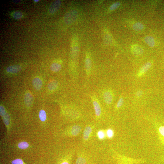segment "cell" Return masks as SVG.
<instances>
[{"label":"cell","instance_id":"6da1fadb","mask_svg":"<svg viewBox=\"0 0 164 164\" xmlns=\"http://www.w3.org/2000/svg\"><path fill=\"white\" fill-rule=\"evenodd\" d=\"M76 156L73 164H97L96 158L84 148H76Z\"/></svg>","mask_w":164,"mask_h":164},{"label":"cell","instance_id":"7a4b0ae2","mask_svg":"<svg viewBox=\"0 0 164 164\" xmlns=\"http://www.w3.org/2000/svg\"><path fill=\"white\" fill-rule=\"evenodd\" d=\"M85 125L80 124H74L66 127L63 132L64 136L76 137L83 132Z\"/></svg>","mask_w":164,"mask_h":164},{"label":"cell","instance_id":"3957f363","mask_svg":"<svg viewBox=\"0 0 164 164\" xmlns=\"http://www.w3.org/2000/svg\"><path fill=\"white\" fill-rule=\"evenodd\" d=\"M96 125L92 124H88L84 126L83 131L82 142L84 144L89 143L94 136Z\"/></svg>","mask_w":164,"mask_h":164},{"label":"cell","instance_id":"277c9868","mask_svg":"<svg viewBox=\"0 0 164 164\" xmlns=\"http://www.w3.org/2000/svg\"><path fill=\"white\" fill-rule=\"evenodd\" d=\"M76 148L70 151L60 159L57 164H73L72 162L74 156L76 155Z\"/></svg>","mask_w":164,"mask_h":164},{"label":"cell","instance_id":"5b68a950","mask_svg":"<svg viewBox=\"0 0 164 164\" xmlns=\"http://www.w3.org/2000/svg\"><path fill=\"white\" fill-rule=\"evenodd\" d=\"M78 15L77 11L75 10H72L68 12L64 17L65 23L70 25L73 23L76 20Z\"/></svg>","mask_w":164,"mask_h":164},{"label":"cell","instance_id":"8992f818","mask_svg":"<svg viewBox=\"0 0 164 164\" xmlns=\"http://www.w3.org/2000/svg\"><path fill=\"white\" fill-rule=\"evenodd\" d=\"M92 99L95 116L97 118L99 119L101 116L102 113L101 107L97 99L94 97H92Z\"/></svg>","mask_w":164,"mask_h":164},{"label":"cell","instance_id":"52a82bcc","mask_svg":"<svg viewBox=\"0 0 164 164\" xmlns=\"http://www.w3.org/2000/svg\"><path fill=\"white\" fill-rule=\"evenodd\" d=\"M61 4L60 0H57L54 1L50 6L48 11L51 14L57 12L60 8Z\"/></svg>","mask_w":164,"mask_h":164},{"label":"cell","instance_id":"ba28073f","mask_svg":"<svg viewBox=\"0 0 164 164\" xmlns=\"http://www.w3.org/2000/svg\"><path fill=\"white\" fill-rule=\"evenodd\" d=\"M103 97L105 103L107 104H110L112 102L113 97L112 92L110 90L105 91L103 94Z\"/></svg>","mask_w":164,"mask_h":164},{"label":"cell","instance_id":"9c48e42d","mask_svg":"<svg viewBox=\"0 0 164 164\" xmlns=\"http://www.w3.org/2000/svg\"><path fill=\"white\" fill-rule=\"evenodd\" d=\"M152 63L147 62L145 63L141 68L137 74L138 77H140L143 75L151 67Z\"/></svg>","mask_w":164,"mask_h":164},{"label":"cell","instance_id":"30bf717a","mask_svg":"<svg viewBox=\"0 0 164 164\" xmlns=\"http://www.w3.org/2000/svg\"><path fill=\"white\" fill-rule=\"evenodd\" d=\"M24 102L26 105L29 107L32 104L33 97L32 95L29 92L26 93L24 96Z\"/></svg>","mask_w":164,"mask_h":164},{"label":"cell","instance_id":"8fae6325","mask_svg":"<svg viewBox=\"0 0 164 164\" xmlns=\"http://www.w3.org/2000/svg\"><path fill=\"white\" fill-rule=\"evenodd\" d=\"M131 50L132 53L136 56L141 55L143 52V49L139 46L137 45H133L132 47Z\"/></svg>","mask_w":164,"mask_h":164},{"label":"cell","instance_id":"7c38bea8","mask_svg":"<svg viewBox=\"0 0 164 164\" xmlns=\"http://www.w3.org/2000/svg\"><path fill=\"white\" fill-rule=\"evenodd\" d=\"M32 84L34 88L36 90L39 91L41 88L43 83L42 81L39 78L36 77L32 80Z\"/></svg>","mask_w":164,"mask_h":164},{"label":"cell","instance_id":"4fadbf2b","mask_svg":"<svg viewBox=\"0 0 164 164\" xmlns=\"http://www.w3.org/2000/svg\"><path fill=\"white\" fill-rule=\"evenodd\" d=\"M21 67L19 65H14L10 66L6 68L7 72L11 73H16L21 70Z\"/></svg>","mask_w":164,"mask_h":164},{"label":"cell","instance_id":"5bb4252c","mask_svg":"<svg viewBox=\"0 0 164 164\" xmlns=\"http://www.w3.org/2000/svg\"><path fill=\"white\" fill-rule=\"evenodd\" d=\"M85 68L87 75L90 73L91 67V60L89 55H86L85 63Z\"/></svg>","mask_w":164,"mask_h":164},{"label":"cell","instance_id":"9a60e30c","mask_svg":"<svg viewBox=\"0 0 164 164\" xmlns=\"http://www.w3.org/2000/svg\"><path fill=\"white\" fill-rule=\"evenodd\" d=\"M3 122L6 126L7 129L10 128V118L9 113L6 111L5 113L2 116Z\"/></svg>","mask_w":164,"mask_h":164},{"label":"cell","instance_id":"2e32d148","mask_svg":"<svg viewBox=\"0 0 164 164\" xmlns=\"http://www.w3.org/2000/svg\"><path fill=\"white\" fill-rule=\"evenodd\" d=\"M58 83L56 80H52L48 83V88L50 91H53L56 89L57 87Z\"/></svg>","mask_w":164,"mask_h":164},{"label":"cell","instance_id":"e0dca14e","mask_svg":"<svg viewBox=\"0 0 164 164\" xmlns=\"http://www.w3.org/2000/svg\"><path fill=\"white\" fill-rule=\"evenodd\" d=\"M96 137L99 140H104L106 136V132L102 129H99L96 131Z\"/></svg>","mask_w":164,"mask_h":164},{"label":"cell","instance_id":"ac0fdd59","mask_svg":"<svg viewBox=\"0 0 164 164\" xmlns=\"http://www.w3.org/2000/svg\"><path fill=\"white\" fill-rule=\"evenodd\" d=\"M145 42L150 47H152L155 44L154 39L151 36H147L144 38Z\"/></svg>","mask_w":164,"mask_h":164},{"label":"cell","instance_id":"d6986e66","mask_svg":"<svg viewBox=\"0 0 164 164\" xmlns=\"http://www.w3.org/2000/svg\"><path fill=\"white\" fill-rule=\"evenodd\" d=\"M61 68V66L60 63H52L50 66L51 70L54 72H57L59 71Z\"/></svg>","mask_w":164,"mask_h":164},{"label":"cell","instance_id":"ffe728a7","mask_svg":"<svg viewBox=\"0 0 164 164\" xmlns=\"http://www.w3.org/2000/svg\"><path fill=\"white\" fill-rule=\"evenodd\" d=\"M18 148L22 149H26L29 147V143L26 141H22L19 142L18 145Z\"/></svg>","mask_w":164,"mask_h":164},{"label":"cell","instance_id":"44dd1931","mask_svg":"<svg viewBox=\"0 0 164 164\" xmlns=\"http://www.w3.org/2000/svg\"><path fill=\"white\" fill-rule=\"evenodd\" d=\"M132 27L133 29L136 31H140L142 30L144 28L143 25L140 22H136L133 25Z\"/></svg>","mask_w":164,"mask_h":164},{"label":"cell","instance_id":"7402d4cb","mask_svg":"<svg viewBox=\"0 0 164 164\" xmlns=\"http://www.w3.org/2000/svg\"><path fill=\"white\" fill-rule=\"evenodd\" d=\"M39 117L41 121H45L46 118V115L45 111L43 110H41L39 112Z\"/></svg>","mask_w":164,"mask_h":164},{"label":"cell","instance_id":"603a6c76","mask_svg":"<svg viewBox=\"0 0 164 164\" xmlns=\"http://www.w3.org/2000/svg\"><path fill=\"white\" fill-rule=\"evenodd\" d=\"M22 13L19 11L15 12L13 13V17L15 19H21L22 16Z\"/></svg>","mask_w":164,"mask_h":164},{"label":"cell","instance_id":"cb8c5ba5","mask_svg":"<svg viewBox=\"0 0 164 164\" xmlns=\"http://www.w3.org/2000/svg\"><path fill=\"white\" fill-rule=\"evenodd\" d=\"M79 48L77 46H73L71 49V52L72 55L73 56L75 57L77 56L78 54Z\"/></svg>","mask_w":164,"mask_h":164},{"label":"cell","instance_id":"d4e9b609","mask_svg":"<svg viewBox=\"0 0 164 164\" xmlns=\"http://www.w3.org/2000/svg\"><path fill=\"white\" fill-rule=\"evenodd\" d=\"M106 135L109 138H112L114 136V132L111 128H108L106 132Z\"/></svg>","mask_w":164,"mask_h":164},{"label":"cell","instance_id":"484cf974","mask_svg":"<svg viewBox=\"0 0 164 164\" xmlns=\"http://www.w3.org/2000/svg\"><path fill=\"white\" fill-rule=\"evenodd\" d=\"M121 5L119 2H116L113 4L110 7L109 9L111 11L114 10L118 8Z\"/></svg>","mask_w":164,"mask_h":164},{"label":"cell","instance_id":"4316f807","mask_svg":"<svg viewBox=\"0 0 164 164\" xmlns=\"http://www.w3.org/2000/svg\"><path fill=\"white\" fill-rule=\"evenodd\" d=\"M12 164H26L21 159H17L13 160L11 162Z\"/></svg>","mask_w":164,"mask_h":164},{"label":"cell","instance_id":"83f0119b","mask_svg":"<svg viewBox=\"0 0 164 164\" xmlns=\"http://www.w3.org/2000/svg\"><path fill=\"white\" fill-rule=\"evenodd\" d=\"M124 102V100L122 97H121L119 99L116 105V107L117 108H120L123 104Z\"/></svg>","mask_w":164,"mask_h":164},{"label":"cell","instance_id":"f1b7e54d","mask_svg":"<svg viewBox=\"0 0 164 164\" xmlns=\"http://www.w3.org/2000/svg\"><path fill=\"white\" fill-rule=\"evenodd\" d=\"M6 112L5 108L2 105H0V115L2 116Z\"/></svg>","mask_w":164,"mask_h":164},{"label":"cell","instance_id":"f546056e","mask_svg":"<svg viewBox=\"0 0 164 164\" xmlns=\"http://www.w3.org/2000/svg\"><path fill=\"white\" fill-rule=\"evenodd\" d=\"M143 94V91L141 90H139L136 93V95L138 97L141 96Z\"/></svg>","mask_w":164,"mask_h":164},{"label":"cell","instance_id":"4dcf8cb0","mask_svg":"<svg viewBox=\"0 0 164 164\" xmlns=\"http://www.w3.org/2000/svg\"><path fill=\"white\" fill-rule=\"evenodd\" d=\"M39 0H34V1L35 2H38L39 1Z\"/></svg>","mask_w":164,"mask_h":164},{"label":"cell","instance_id":"1f68e13d","mask_svg":"<svg viewBox=\"0 0 164 164\" xmlns=\"http://www.w3.org/2000/svg\"><path fill=\"white\" fill-rule=\"evenodd\" d=\"M163 160H164V156H163Z\"/></svg>","mask_w":164,"mask_h":164}]
</instances>
